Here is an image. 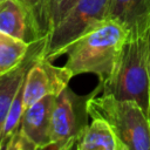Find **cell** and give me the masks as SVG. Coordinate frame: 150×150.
<instances>
[{"mask_svg":"<svg viewBox=\"0 0 150 150\" xmlns=\"http://www.w3.org/2000/svg\"><path fill=\"white\" fill-rule=\"evenodd\" d=\"M23 110H25V108H23V82H22V84L20 86V88L12 102V105L8 110V114L6 116V120H5L2 130H1V135H0L1 149H4L6 146L8 141L18 131V129L20 127L21 118H22Z\"/></svg>","mask_w":150,"mask_h":150,"instance_id":"obj_13","label":"cell"},{"mask_svg":"<svg viewBox=\"0 0 150 150\" xmlns=\"http://www.w3.org/2000/svg\"><path fill=\"white\" fill-rule=\"evenodd\" d=\"M40 54L29 66L23 80L25 109L47 95H59L74 77L64 66H54Z\"/></svg>","mask_w":150,"mask_h":150,"instance_id":"obj_6","label":"cell"},{"mask_svg":"<svg viewBox=\"0 0 150 150\" xmlns=\"http://www.w3.org/2000/svg\"><path fill=\"white\" fill-rule=\"evenodd\" d=\"M146 34L127 38L112 71L100 82V86L101 94L111 95L118 100H132L149 115L150 75Z\"/></svg>","mask_w":150,"mask_h":150,"instance_id":"obj_2","label":"cell"},{"mask_svg":"<svg viewBox=\"0 0 150 150\" xmlns=\"http://www.w3.org/2000/svg\"><path fill=\"white\" fill-rule=\"evenodd\" d=\"M77 0H45L42 11V28L45 38L62 20Z\"/></svg>","mask_w":150,"mask_h":150,"instance_id":"obj_14","label":"cell"},{"mask_svg":"<svg viewBox=\"0 0 150 150\" xmlns=\"http://www.w3.org/2000/svg\"><path fill=\"white\" fill-rule=\"evenodd\" d=\"M100 91V84L88 95H79L69 87H66L55 96L48 149L68 150L75 148L76 142L89 123L88 101Z\"/></svg>","mask_w":150,"mask_h":150,"instance_id":"obj_5","label":"cell"},{"mask_svg":"<svg viewBox=\"0 0 150 150\" xmlns=\"http://www.w3.org/2000/svg\"><path fill=\"white\" fill-rule=\"evenodd\" d=\"M127 38V32L118 23L105 20L66 49L67 61L63 66L73 76L90 73L102 82L112 71Z\"/></svg>","mask_w":150,"mask_h":150,"instance_id":"obj_1","label":"cell"},{"mask_svg":"<svg viewBox=\"0 0 150 150\" xmlns=\"http://www.w3.org/2000/svg\"><path fill=\"white\" fill-rule=\"evenodd\" d=\"M56 95H47L23 110L18 131L32 149H48L50 145L52 110Z\"/></svg>","mask_w":150,"mask_h":150,"instance_id":"obj_7","label":"cell"},{"mask_svg":"<svg viewBox=\"0 0 150 150\" xmlns=\"http://www.w3.org/2000/svg\"><path fill=\"white\" fill-rule=\"evenodd\" d=\"M107 19L118 23L128 38L145 35L150 28V0H110Z\"/></svg>","mask_w":150,"mask_h":150,"instance_id":"obj_8","label":"cell"},{"mask_svg":"<svg viewBox=\"0 0 150 150\" xmlns=\"http://www.w3.org/2000/svg\"><path fill=\"white\" fill-rule=\"evenodd\" d=\"M43 45H45V39L32 42L27 56L20 64L9 71L0 74V135H1V130L6 120V116L8 114V110L12 105V102L20 86L25 80L26 73L29 66L32 64V62L41 53ZM0 149H1V145H0Z\"/></svg>","mask_w":150,"mask_h":150,"instance_id":"obj_9","label":"cell"},{"mask_svg":"<svg viewBox=\"0 0 150 150\" xmlns=\"http://www.w3.org/2000/svg\"><path fill=\"white\" fill-rule=\"evenodd\" d=\"M30 43L0 32V74L19 66L29 52Z\"/></svg>","mask_w":150,"mask_h":150,"instance_id":"obj_12","label":"cell"},{"mask_svg":"<svg viewBox=\"0 0 150 150\" xmlns=\"http://www.w3.org/2000/svg\"><path fill=\"white\" fill-rule=\"evenodd\" d=\"M77 150H122V146L111 127L100 117H93L79 141Z\"/></svg>","mask_w":150,"mask_h":150,"instance_id":"obj_11","label":"cell"},{"mask_svg":"<svg viewBox=\"0 0 150 150\" xmlns=\"http://www.w3.org/2000/svg\"><path fill=\"white\" fill-rule=\"evenodd\" d=\"M89 117L103 118L116 135L122 150H150V120L132 100L101 94L88 101Z\"/></svg>","mask_w":150,"mask_h":150,"instance_id":"obj_3","label":"cell"},{"mask_svg":"<svg viewBox=\"0 0 150 150\" xmlns=\"http://www.w3.org/2000/svg\"><path fill=\"white\" fill-rule=\"evenodd\" d=\"M18 1H20L22 6L27 9L38 39L39 40L45 39L43 28H42V11H43L45 0H18Z\"/></svg>","mask_w":150,"mask_h":150,"instance_id":"obj_15","label":"cell"},{"mask_svg":"<svg viewBox=\"0 0 150 150\" xmlns=\"http://www.w3.org/2000/svg\"><path fill=\"white\" fill-rule=\"evenodd\" d=\"M149 120H150V110H149Z\"/></svg>","mask_w":150,"mask_h":150,"instance_id":"obj_17","label":"cell"},{"mask_svg":"<svg viewBox=\"0 0 150 150\" xmlns=\"http://www.w3.org/2000/svg\"><path fill=\"white\" fill-rule=\"evenodd\" d=\"M110 0H77L62 20L47 34L40 56L54 61L80 36L104 22Z\"/></svg>","mask_w":150,"mask_h":150,"instance_id":"obj_4","label":"cell"},{"mask_svg":"<svg viewBox=\"0 0 150 150\" xmlns=\"http://www.w3.org/2000/svg\"><path fill=\"white\" fill-rule=\"evenodd\" d=\"M146 46H148V67H149V75H150V28L146 34Z\"/></svg>","mask_w":150,"mask_h":150,"instance_id":"obj_16","label":"cell"},{"mask_svg":"<svg viewBox=\"0 0 150 150\" xmlns=\"http://www.w3.org/2000/svg\"><path fill=\"white\" fill-rule=\"evenodd\" d=\"M0 32L28 43L39 40L27 9L18 0H0Z\"/></svg>","mask_w":150,"mask_h":150,"instance_id":"obj_10","label":"cell"}]
</instances>
